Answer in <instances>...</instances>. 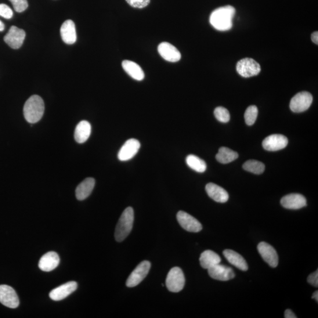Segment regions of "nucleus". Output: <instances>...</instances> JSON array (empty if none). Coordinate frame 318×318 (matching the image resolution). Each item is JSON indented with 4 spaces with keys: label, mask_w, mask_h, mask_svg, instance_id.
<instances>
[{
    "label": "nucleus",
    "mask_w": 318,
    "mask_h": 318,
    "mask_svg": "<svg viewBox=\"0 0 318 318\" xmlns=\"http://www.w3.org/2000/svg\"><path fill=\"white\" fill-rule=\"evenodd\" d=\"M134 8L143 9L149 5L150 0H126Z\"/></svg>",
    "instance_id": "473e14b6"
},
{
    "label": "nucleus",
    "mask_w": 318,
    "mask_h": 318,
    "mask_svg": "<svg viewBox=\"0 0 318 318\" xmlns=\"http://www.w3.org/2000/svg\"><path fill=\"white\" fill-rule=\"evenodd\" d=\"M236 70L241 76L248 78L258 75L261 72V67L255 60L251 58H245L238 61Z\"/></svg>",
    "instance_id": "39448f33"
},
{
    "label": "nucleus",
    "mask_w": 318,
    "mask_h": 318,
    "mask_svg": "<svg viewBox=\"0 0 318 318\" xmlns=\"http://www.w3.org/2000/svg\"><path fill=\"white\" fill-rule=\"evenodd\" d=\"M236 10L231 6L220 7L212 13L210 23L216 30L225 31L232 27V20Z\"/></svg>",
    "instance_id": "f257e3e1"
},
{
    "label": "nucleus",
    "mask_w": 318,
    "mask_h": 318,
    "mask_svg": "<svg viewBox=\"0 0 318 318\" xmlns=\"http://www.w3.org/2000/svg\"><path fill=\"white\" fill-rule=\"evenodd\" d=\"M122 67L130 76L137 81H142L144 78V71L138 64L132 61L124 60Z\"/></svg>",
    "instance_id": "b1692460"
},
{
    "label": "nucleus",
    "mask_w": 318,
    "mask_h": 318,
    "mask_svg": "<svg viewBox=\"0 0 318 318\" xmlns=\"http://www.w3.org/2000/svg\"><path fill=\"white\" fill-rule=\"evenodd\" d=\"M45 103L41 97L32 96L24 104L23 112L25 119L30 124H35L41 120L45 112Z\"/></svg>",
    "instance_id": "f03ea898"
},
{
    "label": "nucleus",
    "mask_w": 318,
    "mask_h": 318,
    "mask_svg": "<svg viewBox=\"0 0 318 318\" xmlns=\"http://www.w3.org/2000/svg\"><path fill=\"white\" fill-rule=\"evenodd\" d=\"M243 168L248 172L254 173L256 175H260L265 171V166L261 162L255 160H249L245 163L243 165Z\"/></svg>",
    "instance_id": "cd10ccee"
},
{
    "label": "nucleus",
    "mask_w": 318,
    "mask_h": 318,
    "mask_svg": "<svg viewBox=\"0 0 318 318\" xmlns=\"http://www.w3.org/2000/svg\"><path fill=\"white\" fill-rule=\"evenodd\" d=\"M5 24H4L2 21L0 20V31H3L4 30H5Z\"/></svg>",
    "instance_id": "4c0bfd02"
},
{
    "label": "nucleus",
    "mask_w": 318,
    "mask_h": 318,
    "mask_svg": "<svg viewBox=\"0 0 318 318\" xmlns=\"http://www.w3.org/2000/svg\"><path fill=\"white\" fill-rule=\"evenodd\" d=\"M140 148V143L138 140L129 139L119 150L118 158L123 162L131 160L138 152Z\"/></svg>",
    "instance_id": "9b49d317"
},
{
    "label": "nucleus",
    "mask_w": 318,
    "mask_h": 318,
    "mask_svg": "<svg viewBox=\"0 0 318 318\" xmlns=\"http://www.w3.org/2000/svg\"><path fill=\"white\" fill-rule=\"evenodd\" d=\"M281 204L284 208L293 210L301 209L307 205L306 198L298 193H292L285 196L282 198Z\"/></svg>",
    "instance_id": "f3484780"
},
{
    "label": "nucleus",
    "mask_w": 318,
    "mask_h": 318,
    "mask_svg": "<svg viewBox=\"0 0 318 318\" xmlns=\"http://www.w3.org/2000/svg\"><path fill=\"white\" fill-rule=\"evenodd\" d=\"M285 317L296 318L297 316L295 315V313L293 312L291 309H287L285 312Z\"/></svg>",
    "instance_id": "f704fd0d"
},
{
    "label": "nucleus",
    "mask_w": 318,
    "mask_h": 318,
    "mask_svg": "<svg viewBox=\"0 0 318 318\" xmlns=\"http://www.w3.org/2000/svg\"><path fill=\"white\" fill-rule=\"evenodd\" d=\"M60 34L63 41L67 45H73L76 42V30L73 21H64L60 28Z\"/></svg>",
    "instance_id": "6ab92c4d"
},
{
    "label": "nucleus",
    "mask_w": 318,
    "mask_h": 318,
    "mask_svg": "<svg viewBox=\"0 0 318 318\" xmlns=\"http://www.w3.org/2000/svg\"><path fill=\"white\" fill-rule=\"evenodd\" d=\"M92 132V126L88 121H83L75 128L74 139L78 143H83L89 138Z\"/></svg>",
    "instance_id": "5701e85b"
},
{
    "label": "nucleus",
    "mask_w": 318,
    "mask_h": 318,
    "mask_svg": "<svg viewBox=\"0 0 318 318\" xmlns=\"http://www.w3.org/2000/svg\"><path fill=\"white\" fill-rule=\"evenodd\" d=\"M200 261L201 266L208 269L221 262V258L215 252L207 250L202 253Z\"/></svg>",
    "instance_id": "393cba45"
},
{
    "label": "nucleus",
    "mask_w": 318,
    "mask_h": 318,
    "mask_svg": "<svg viewBox=\"0 0 318 318\" xmlns=\"http://www.w3.org/2000/svg\"><path fill=\"white\" fill-rule=\"evenodd\" d=\"M177 220L182 228L190 232H200L202 229V224L193 216L184 211L177 214Z\"/></svg>",
    "instance_id": "1a4fd4ad"
},
{
    "label": "nucleus",
    "mask_w": 318,
    "mask_h": 318,
    "mask_svg": "<svg viewBox=\"0 0 318 318\" xmlns=\"http://www.w3.org/2000/svg\"><path fill=\"white\" fill-rule=\"evenodd\" d=\"M258 250L263 260L272 267H276L279 263L277 252L272 246L262 242L258 246Z\"/></svg>",
    "instance_id": "ddd939ff"
},
{
    "label": "nucleus",
    "mask_w": 318,
    "mask_h": 318,
    "mask_svg": "<svg viewBox=\"0 0 318 318\" xmlns=\"http://www.w3.org/2000/svg\"><path fill=\"white\" fill-rule=\"evenodd\" d=\"M166 285L168 290L172 292H179L183 290L185 285V277L180 267H174L169 271Z\"/></svg>",
    "instance_id": "20e7f679"
},
{
    "label": "nucleus",
    "mask_w": 318,
    "mask_h": 318,
    "mask_svg": "<svg viewBox=\"0 0 318 318\" xmlns=\"http://www.w3.org/2000/svg\"><path fill=\"white\" fill-rule=\"evenodd\" d=\"M214 114L217 120L222 123H227L230 121V115L228 110L223 107H216Z\"/></svg>",
    "instance_id": "c756f323"
},
{
    "label": "nucleus",
    "mask_w": 318,
    "mask_h": 318,
    "mask_svg": "<svg viewBox=\"0 0 318 318\" xmlns=\"http://www.w3.org/2000/svg\"><path fill=\"white\" fill-rule=\"evenodd\" d=\"M223 254L227 261H228L231 265L237 267V269L242 271H247L248 269L247 262H246L245 259L236 252L230 250V249H226V250L223 251Z\"/></svg>",
    "instance_id": "412c9836"
},
{
    "label": "nucleus",
    "mask_w": 318,
    "mask_h": 318,
    "mask_svg": "<svg viewBox=\"0 0 318 318\" xmlns=\"http://www.w3.org/2000/svg\"><path fill=\"white\" fill-rule=\"evenodd\" d=\"M208 270L209 276L218 281H227L233 279L235 276V274L231 267L220 263Z\"/></svg>",
    "instance_id": "4468645a"
},
{
    "label": "nucleus",
    "mask_w": 318,
    "mask_h": 318,
    "mask_svg": "<svg viewBox=\"0 0 318 318\" xmlns=\"http://www.w3.org/2000/svg\"><path fill=\"white\" fill-rule=\"evenodd\" d=\"M134 218L135 216L133 208H126L123 212L115 227L114 237L116 241H124L129 236L133 228Z\"/></svg>",
    "instance_id": "7ed1b4c3"
},
{
    "label": "nucleus",
    "mask_w": 318,
    "mask_h": 318,
    "mask_svg": "<svg viewBox=\"0 0 318 318\" xmlns=\"http://www.w3.org/2000/svg\"><path fill=\"white\" fill-rule=\"evenodd\" d=\"M288 144V139L283 135H272L266 137L262 142L266 150L275 151L284 149Z\"/></svg>",
    "instance_id": "f8f14e48"
},
{
    "label": "nucleus",
    "mask_w": 318,
    "mask_h": 318,
    "mask_svg": "<svg viewBox=\"0 0 318 318\" xmlns=\"http://www.w3.org/2000/svg\"><path fill=\"white\" fill-rule=\"evenodd\" d=\"M150 267L151 263L149 261H144L140 263L130 274L126 281V286L129 288H133L142 283L149 273Z\"/></svg>",
    "instance_id": "423d86ee"
},
{
    "label": "nucleus",
    "mask_w": 318,
    "mask_h": 318,
    "mask_svg": "<svg viewBox=\"0 0 318 318\" xmlns=\"http://www.w3.org/2000/svg\"><path fill=\"white\" fill-rule=\"evenodd\" d=\"M60 257L55 252H49L42 256L38 262L39 268L44 272H50L59 266Z\"/></svg>",
    "instance_id": "a211bd4d"
},
{
    "label": "nucleus",
    "mask_w": 318,
    "mask_h": 318,
    "mask_svg": "<svg viewBox=\"0 0 318 318\" xmlns=\"http://www.w3.org/2000/svg\"><path fill=\"white\" fill-rule=\"evenodd\" d=\"M77 289V284L74 281L68 282L66 284L60 285L55 289H54L50 292L49 296L53 301H60L68 296H69L72 293L74 292Z\"/></svg>",
    "instance_id": "2eb2a0df"
},
{
    "label": "nucleus",
    "mask_w": 318,
    "mask_h": 318,
    "mask_svg": "<svg viewBox=\"0 0 318 318\" xmlns=\"http://www.w3.org/2000/svg\"><path fill=\"white\" fill-rule=\"evenodd\" d=\"M208 196L218 203H226L229 200V194L226 190L213 183H209L206 186Z\"/></svg>",
    "instance_id": "aec40b11"
},
{
    "label": "nucleus",
    "mask_w": 318,
    "mask_h": 318,
    "mask_svg": "<svg viewBox=\"0 0 318 318\" xmlns=\"http://www.w3.org/2000/svg\"><path fill=\"white\" fill-rule=\"evenodd\" d=\"M186 162L190 168L198 173H204L207 168L206 162L194 154H190L187 156L186 158Z\"/></svg>",
    "instance_id": "bb28decb"
},
{
    "label": "nucleus",
    "mask_w": 318,
    "mask_h": 318,
    "mask_svg": "<svg viewBox=\"0 0 318 318\" xmlns=\"http://www.w3.org/2000/svg\"><path fill=\"white\" fill-rule=\"evenodd\" d=\"M311 38L312 42L315 43V44H318V32L315 31L311 35Z\"/></svg>",
    "instance_id": "c9c22d12"
},
{
    "label": "nucleus",
    "mask_w": 318,
    "mask_h": 318,
    "mask_svg": "<svg viewBox=\"0 0 318 318\" xmlns=\"http://www.w3.org/2000/svg\"><path fill=\"white\" fill-rule=\"evenodd\" d=\"M12 3L14 10L18 13H22L28 8L27 0H9Z\"/></svg>",
    "instance_id": "7c9ffc66"
},
{
    "label": "nucleus",
    "mask_w": 318,
    "mask_h": 318,
    "mask_svg": "<svg viewBox=\"0 0 318 318\" xmlns=\"http://www.w3.org/2000/svg\"><path fill=\"white\" fill-rule=\"evenodd\" d=\"M95 186V180L88 178L80 184L75 190V196L78 201H83L88 198Z\"/></svg>",
    "instance_id": "4be33fe9"
},
{
    "label": "nucleus",
    "mask_w": 318,
    "mask_h": 318,
    "mask_svg": "<svg viewBox=\"0 0 318 318\" xmlns=\"http://www.w3.org/2000/svg\"><path fill=\"white\" fill-rule=\"evenodd\" d=\"M0 303L8 308L15 309L19 306V298L15 290L7 285H0Z\"/></svg>",
    "instance_id": "6e6552de"
},
{
    "label": "nucleus",
    "mask_w": 318,
    "mask_h": 318,
    "mask_svg": "<svg viewBox=\"0 0 318 318\" xmlns=\"http://www.w3.org/2000/svg\"><path fill=\"white\" fill-rule=\"evenodd\" d=\"M308 282L312 286L317 287L318 286V270H316L315 272L310 274L308 277Z\"/></svg>",
    "instance_id": "72a5a7b5"
},
{
    "label": "nucleus",
    "mask_w": 318,
    "mask_h": 318,
    "mask_svg": "<svg viewBox=\"0 0 318 318\" xmlns=\"http://www.w3.org/2000/svg\"><path fill=\"white\" fill-rule=\"evenodd\" d=\"M258 109L256 106H251L247 108L245 113V120L248 126L254 125L257 118Z\"/></svg>",
    "instance_id": "c85d7f7f"
},
{
    "label": "nucleus",
    "mask_w": 318,
    "mask_h": 318,
    "mask_svg": "<svg viewBox=\"0 0 318 318\" xmlns=\"http://www.w3.org/2000/svg\"><path fill=\"white\" fill-rule=\"evenodd\" d=\"M158 52L163 59L169 62H178L181 59V54L179 50L167 42L162 43L158 45Z\"/></svg>",
    "instance_id": "dca6fc26"
},
{
    "label": "nucleus",
    "mask_w": 318,
    "mask_h": 318,
    "mask_svg": "<svg viewBox=\"0 0 318 318\" xmlns=\"http://www.w3.org/2000/svg\"><path fill=\"white\" fill-rule=\"evenodd\" d=\"M312 298L315 299L316 302H318V292L317 291L313 293Z\"/></svg>",
    "instance_id": "e433bc0d"
},
{
    "label": "nucleus",
    "mask_w": 318,
    "mask_h": 318,
    "mask_svg": "<svg viewBox=\"0 0 318 318\" xmlns=\"http://www.w3.org/2000/svg\"><path fill=\"white\" fill-rule=\"evenodd\" d=\"M313 97L309 92H300L293 97L290 102L291 110L294 113H302L311 106Z\"/></svg>",
    "instance_id": "0eeeda50"
},
{
    "label": "nucleus",
    "mask_w": 318,
    "mask_h": 318,
    "mask_svg": "<svg viewBox=\"0 0 318 318\" xmlns=\"http://www.w3.org/2000/svg\"><path fill=\"white\" fill-rule=\"evenodd\" d=\"M238 157V154L236 151L226 147H222L217 153L216 158L220 164H227L235 161Z\"/></svg>",
    "instance_id": "a878e982"
},
{
    "label": "nucleus",
    "mask_w": 318,
    "mask_h": 318,
    "mask_svg": "<svg viewBox=\"0 0 318 318\" xmlns=\"http://www.w3.org/2000/svg\"><path fill=\"white\" fill-rule=\"evenodd\" d=\"M25 38L26 32L22 29L13 26L11 27L4 39L11 48L18 49L22 46Z\"/></svg>",
    "instance_id": "9d476101"
},
{
    "label": "nucleus",
    "mask_w": 318,
    "mask_h": 318,
    "mask_svg": "<svg viewBox=\"0 0 318 318\" xmlns=\"http://www.w3.org/2000/svg\"><path fill=\"white\" fill-rule=\"evenodd\" d=\"M13 12L10 7L5 4H0V16L6 19H12Z\"/></svg>",
    "instance_id": "2f4dec72"
}]
</instances>
